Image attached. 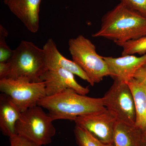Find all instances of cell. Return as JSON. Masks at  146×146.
I'll return each instance as SVG.
<instances>
[{
    "instance_id": "13",
    "label": "cell",
    "mask_w": 146,
    "mask_h": 146,
    "mask_svg": "<svg viewBox=\"0 0 146 146\" xmlns=\"http://www.w3.org/2000/svg\"><path fill=\"white\" fill-rule=\"evenodd\" d=\"M21 110L10 97L0 95V129L5 136L10 137L17 134L16 123L21 116Z\"/></svg>"
},
{
    "instance_id": "23",
    "label": "cell",
    "mask_w": 146,
    "mask_h": 146,
    "mask_svg": "<svg viewBox=\"0 0 146 146\" xmlns=\"http://www.w3.org/2000/svg\"><path fill=\"white\" fill-rule=\"evenodd\" d=\"M7 1L8 0H4V2L5 4H6L7 2Z\"/></svg>"
},
{
    "instance_id": "21",
    "label": "cell",
    "mask_w": 146,
    "mask_h": 146,
    "mask_svg": "<svg viewBox=\"0 0 146 146\" xmlns=\"http://www.w3.org/2000/svg\"><path fill=\"white\" fill-rule=\"evenodd\" d=\"M133 78L146 88V63L136 71Z\"/></svg>"
},
{
    "instance_id": "16",
    "label": "cell",
    "mask_w": 146,
    "mask_h": 146,
    "mask_svg": "<svg viewBox=\"0 0 146 146\" xmlns=\"http://www.w3.org/2000/svg\"><path fill=\"white\" fill-rule=\"evenodd\" d=\"M74 132L78 146H114L112 144L102 143L84 128L77 125H76Z\"/></svg>"
},
{
    "instance_id": "17",
    "label": "cell",
    "mask_w": 146,
    "mask_h": 146,
    "mask_svg": "<svg viewBox=\"0 0 146 146\" xmlns=\"http://www.w3.org/2000/svg\"><path fill=\"white\" fill-rule=\"evenodd\" d=\"M122 48V56L146 53V36L136 40H130L117 45Z\"/></svg>"
},
{
    "instance_id": "5",
    "label": "cell",
    "mask_w": 146,
    "mask_h": 146,
    "mask_svg": "<svg viewBox=\"0 0 146 146\" xmlns=\"http://www.w3.org/2000/svg\"><path fill=\"white\" fill-rule=\"evenodd\" d=\"M43 108L37 105L22 112L16 125L17 134L41 146L50 144L56 133L53 120Z\"/></svg>"
},
{
    "instance_id": "3",
    "label": "cell",
    "mask_w": 146,
    "mask_h": 146,
    "mask_svg": "<svg viewBox=\"0 0 146 146\" xmlns=\"http://www.w3.org/2000/svg\"><path fill=\"white\" fill-rule=\"evenodd\" d=\"M8 71L5 78L22 79L32 82H42L41 77L48 69L43 49L33 42L21 41L7 62Z\"/></svg>"
},
{
    "instance_id": "18",
    "label": "cell",
    "mask_w": 146,
    "mask_h": 146,
    "mask_svg": "<svg viewBox=\"0 0 146 146\" xmlns=\"http://www.w3.org/2000/svg\"><path fill=\"white\" fill-rule=\"evenodd\" d=\"M8 35L6 29L0 25V63L7 62L13 55V50L7 44L6 39Z\"/></svg>"
},
{
    "instance_id": "14",
    "label": "cell",
    "mask_w": 146,
    "mask_h": 146,
    "mask_svg": "<svg viewBox=\"0 0 146 146\" xmlns=\"http://www.w3.org/2000/svg\"><path fill=\"white\" fill-rule=\"evenodd\" d=\"M112 144L114 146H146V138L142 130L135 124L118 121Z\"/></svg>"
},
{
    "instance_id": "2",
    "label": "cell",
    "mask_w": 146,
    "mask_h": 146,
    "mask_svg": "<svg viewBox=\"0 0 146 146\" xmlns=\"http://www.w3.org/2000/svg\"><path fill=\"white\" fill-rule=\"evenodd\" d=\"M38 105L48 111L53 121H74L78 117L104 111L106 109L103 98H94L67 89L54 96H46L38 102Z\"/></svg>"
},
{
    "instance_id": "15",
    "label": "cell",
    "mask_w": 146,
    "mask_h": 146,
    "mask_svg": "<svg viewBox=\"0 0 146 146\" xmlns=\"http://www.w3.org/2000/svg\"><path fill=\"white\" fill-rule=\"evenodd\" d=\"M128 84L132 91L135 102V124L142 130L146 138V88L133 78Z\"/></svg>"
},
{
    "instance_id": "10",
    "label": "cell",
    "mask_w": 146,
    "mask_h": 146,
    "mask_svg": "<svg viewBox=\"0 0 146 146\" xmlns=\"http://www.w3.org/2000/svg\"><path fill=\"white\" fill-rule=\"evenodd\" d=\"M103 57L108 66L110 76L114 80L126 83L133 78L136 71L146 63V53L140 57L127 55L119 57Z\"/></svg>"
},
{
    "instance_id": "9",
    "label": "cell",
    "mask_w": 146,
    "mask_h": 146,
    "mask_svg": "<svg viewBox=\"0 0 146 146\" xmlns=\"http://www.w3.org/2000/svg\"><path fill=\"white\" fill-rule=\"evenodd\" d=\"M41 80L45 82L46 96H54L67 89H72L82 95H86L90 91L88 88L78 83L74 74L61 68L48 70Z\"/></svg>"
},
{
    "instance_id": "22",
    "label": "cell",
    "mask_w": 146,
    "mask_h": 146,
    "mask_svg": "<svg viewBox=\"0 0 146 146\" xmlns=\"http://www.w3.org/2000/svg\"><path fill=\"white\" fill-rule=\"evenodd\" d=\"M8 71V64L7 62L0 63V79L5 78Z\"/></svg>"
},
{
    "instance_id": "12",
    "label": "cell",
    "mask_w": 146,
    "mask_h": 146,
    "mask_svg": "<svg viewBox=\"0 0 146 146\" xmlns=\"http://www.w3.org/2000/svg\"><path fill=\"white\" fill-rule=\"evenodd\" d=\"M45 63L48 70L64 69L90 82L89 78L77 64L73 60H69L60 53L57 46L52 39L47 40L43 46Z\"/></svg>"
},
{
    "instance_id": "6",
    "label": "cell",
    "mask_w": 146,
    "mask_h": 146,
    "mask_svg": "<svg viewBox=\"0 0 146 146\" xmlns=\"http://www.w3.org/2000/svg\"><path fill=\"white\" fill-rule=\"evenodd\" d=\"M0 91L10 97L22 112L37 105L40 100L46 96L44 81L32 82L22 79H1Z\"/></svg>"
},
{
    "instance_id": "1",
    "label": "cell",
    "mask_w": 146,
    "mask_h": 146,
    "mask_svg": "<svg viewBox=\"0 0 146 146\" xmlns=\"http://www.w3.org/2000/svg\"><path fill=\"white\" fill-rule=\"evenodd\" d=\"M146 36V17L120 3L103 16L100 28L92 35L117 45Z\"/></svg>"
},
{
    "instance_id": "20",
    "label": "cell",
    "mask_w": 146,
    "mask_h": 146,
    "mask_svg": "<svg viewBox=\"0 0 146 146\" xmlns=\"http://www.w3.org/2000/svg\"><path fill=\"white\" fill-rule=\"evenodd\" d=\"M9 138L10 146H41L28 138L18 134Z\"/></svg>"
},
{
    "instance_id": "7",
    "label": "cell",
    "mask_w": 146,
    "mask_h": 146,
    "mask_svg": "<svg viewBox=\"0 0 146 146\" xmlns=\"http://www.w3.org/2000/svg\"><path fill=\"white\" fill-rule=\"evenodd\" d=\"M103 98L105 107L115 115L118 121L135 124V102L128 83L115 80Z\"/></svg>"
},
{
    "instance_id": "19",
    "label": "cell",
    "mask_w": 146,
    "mask_h": 146,
    "mask_svg": "<svg viewBox=\"0 0 146 146\" xmlns=\"http://www.w3.org/2000/svg\"><path fill=\"white\" fill-rule=\"evenodd\" d=\"M120 2L131 10L146 17V0H119Z\"/></svg>"
},
{
    "instance_id": "11",
    "label": "cell",
    "mask_w": 146,
    "mask_h": 146,
    "mask_svg": "<svg viewBox=\"0 0 146 146\" xmlns=\"http://www.w3.org/2000/svg\"><path fill=\"white\" fill-rule=\"evenodd\" d=\"M42 0H8L6 5L11 12L33 33L39 29V13Z\"/></svg>"
},
{
    "instance_id": "4",
    "label": "cell",
    "mask_w": 146,
    "mask_h": 146,
    "mask_svg": "<svg viewBox=\"0 0 146 146\" xmlns=\"http://www.w3.org/2000/svg\"><path fill=\"white\" fill-rule=\"evenodd\" d=\"M68 46L73 61L86 74L91 86L99 83L105 77L110 76L107 63L103 56L98 54L91 40L80 35L70 39Z\"/></svg>"
},
{
    "instance_id": "8",
    "label": "cell",
    "mask_w": 146,
    "mask_h": 146,
    "mask_svg": "<svg viewBox=\"0 0 146 146\" xmlns=\"http://www.w3.org/2000/svg\"><path fill=\"white\" fill-rule=\"evenodd\" d=\"M74 122L76 125L84 128L102 143L112 144L118 121L107 108L101 112L78 117Z\"/></svg>"
}]
</instances>
